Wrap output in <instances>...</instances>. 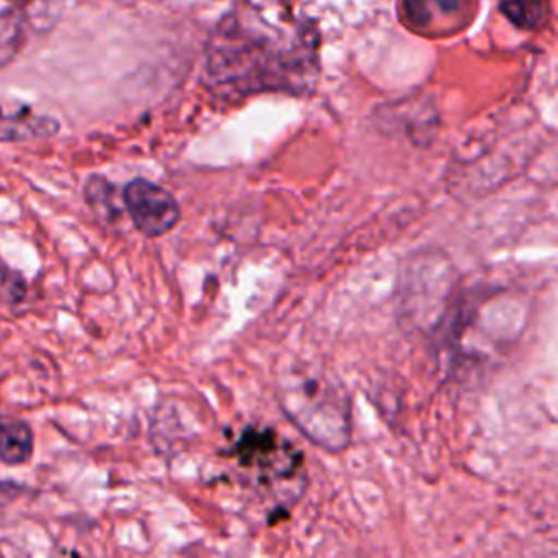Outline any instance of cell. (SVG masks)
<instances>
[{
	"label": "cell",
	"instance_id": "9",
	"mask_svg": "<svg viewBox=\"0 0 558 558\" xmlns=\"http://www.w3.org/2000/svg\"><path fill=\"white\" fill-rule=\"evenodd\" d=\"M24 281L20 275H15L9 268L0 266V299H4L7 303H17L24 299Z\"/></svg>",
	"mask_w": 558,
	"mask_h": 558
},
{
	"label": "cell",
	"instance_id": "8",
	"mask_svg": "<svg viewBox=\"0 0 558 558\" xmlns=\"http://www.w3.org/2000/svg\"><path fill=\"white\" fill-rule=\"evenodd\" d=\"M499 9L506 13V17L519 26V28H538L543 17H545V4L536 0H525V2H501Z\"/></svg>",
	"mask_w": 558,
	"mask_h": 558
},
{
	"label": "cell",
	"instance_id": "5",
	"mask_svg": "<svg viewBox=\"0 0 558 558\" xmlns=\"http://www.w3.org/2000/svg\"><path fill=\"white\" fill-rule=\"evenodd\" d=\"M59 131V122L48 116H37L28 107L4 113L0 105V142H17L28 137H48Z\"/></svg>",
	"mask_w": 558,
	"mask_h": 558
},
{
	"label": "cell",
	"instance_id": "6",
	"mask_svg": "<svg viewBox=\"0 0 558 558\" xmlns=\"http://www.w3.org/2000/svg\"><path fill=\"white\" fill-rule=\"evenodd\" d=\"M24 9L15 2H0V68L9 65L24 44Z\"/></svg>",
	"mask_w": 558,
	"mask_h": 558
},
{
	"label": "cell",
	"instance_id": "1",
	"mask_svg": "<svg viewBox=\"0 0 558 558\" xmlns=\"http://www.w3.org/2000/svg\"><path fill=\"white\" fill-rule=\"evenodd\" d=\"M318 26L296 7L244 2L209 35L203 78L231 102L262 92L307 96L318 83Z\"/></svg>",
	"mask_w": 558,
	"mask_h": 558
},
{
	"label": "cell",
	"instance_id": "4",
	"mask_svg": "<svg viewBox=\"0 0 558 558\" xmlns=\"http://www.w3.org/2000/svg\"><path fill=\"white\" fill-rule=\"evenodd\" d=\"M233 453L238 456L242 466L255 469L259 475H266V477L292 475L301 460L299 451L286 438L264 427L244 429L240 440L233 447Z\"/></svg>",
	"mask_w": 558,
	"mask_h": 558
},
{
	"label": "cell",
	"instance_id": "3",
	"mask_svg": "<svg viewBox=\"0 0 558 558\" xmlns=\"http://www.w3.org/2000/svg\"><path fill=\"white\" fill-rule=\"evenodd\" d=\"M122 198L135 229L146 238H159L179 225V203L166 187L148 179H133L126 183Z\"/></svg>",
	"mask_w": 558,
	"mask_h": 558
},
{
	"label": "cell",
	"instance_id": "2",
	"mask_svg": "<svg viewBox=\"0 0 558 558\" xmlns=\"http://www.w3.org/2000/svg\"><path fill=\"white\" fill-rule=\"evenodd\" d=\"M277 399L288 421L325 451H342L351 440L347 390L314 366L294 364L277 375Z\"/></svg>",
	"mask_w": 558,
	"mask_h": 558
},
{
	"label": "cell",
	"instance_id": "7",
	"mask_svg": "<svg viewBox=\"0 0 558 558\" xmlns=\"http://www.w3.org/2000/svg\"><path fill=\"white\" fill-rule=\"evenodd\" d=\"M33 453V429L24 421H0V460L22 464Z\"/></svg>",
	"mask_w": 558,
	"mask_h": 558
}]
</instances>
